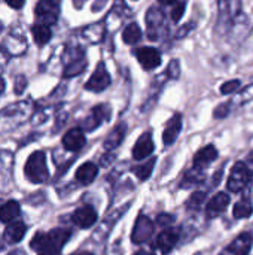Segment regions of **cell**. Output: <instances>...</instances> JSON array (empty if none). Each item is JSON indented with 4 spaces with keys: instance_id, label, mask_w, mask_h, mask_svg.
I'll return each instance as SVG.
<instances>
[{
    "instance_id": "24",
    "label": "cell",
    "mask_w": 253,
    "mask_h": 255,
    "mask_svg": "<svg viewBox=\"0 0 253 255\" xmlns=\"http://www.w3.org/2000/svg\"><path fill=\"white\" fill-rule=\"evenodd\" d=\"M154 166H155V158H149V160L145 161L143 164L134 167V173H136V176H137L140 181H146V179L152 175Z\"/></svg>"
},
{
    "instance_id": "3",
    "label": "cell",
    "mask_w": 253,
    "mask_h": 255,
    "mask_svg": "<svg viewBox=\"0 0 253 255\" xmlns=\"http://www.w3.org/2000/svg\"><path fill=\"white\" fill-rule=\"evenodd\" d=\"M251 179H252L251 169L245 163H236L234 167L231 169V173H230L227 187H228L230 191L239 193V191H242L249 184Z\"/></svg>"
},
{
    "instance_id": "11",
    "label": "cell",
    "mask_w": 253,
    "mask_h": 255,
    "mask_svg": "<svg viewBox=\"0 0 253 255\" xmlns=\"http://www.w3.org/2000/svg\"><path fill=\"white\" fill-rule=\"evenodd\" d=\"M179 241V230L176 229H167L164 230L158 239H157V248L163 253V254H169L177 244Z\"/></svg>"
},
{
    "instance_id": "9",
    "label": "cell",
    "mask_w": 253,
    "mask_h": 255,
    "mask_svg": "<svg viewBox=\"0 0 253 255\" xmlns=\"http://www.w3.org/2000/svg\"><path fill=\"white\" fill-rule=\"evenodd\" d=\"M136 57L145 70L157 69L161 64V54L157 48H140L136 51Z\"/></svg>"
},
{
    "instance_id": "32",
    "label": "cell",
    "mask_w": 253,
    "mask_h": 255,
    "mask_svg": "<svg viewBox=\"0 0 253 255\" xmlns=\"http://www.w3.org/2000/svg\"><path fill=\"white\" fill-rule=\"evenodd\" d=\"M228 114H230V105L228 103H224V105H221V106H218L215 109V117L216 118H225Z\"/></svg>"
},
{
    "instance_id": "20",
    "label": "cell",
    "mask_w": 253,
    "mask_h": 255,
    "mask_svg": "<svg viewBox=\"0 0 253 255\" xmlns=\"http://www.w3.org/2000/svg\"><path fill=\"white\" fill-rule=\"evenodd\" d=\"M97 173L98 169L94 163H85L76 170V179L84 185H89L97 178Z\"/></svg>"
},
{
    "instance_id": "31",
    "label": "cell",
    "mask_w": 253,
    "mask_h": 255,
    "mask_svg": "<svg viewBox=\"0 0 253 255\" xmlns=\"http://www.w3.org/2000/svg\"><path fill=\"white\" fill-rule=\"evenodd\" d=\"M173 221H174V217L173 215H169V214H161L157 218V223L160 226H163V227H167V226L173 224Z\"/></svg>"
},
{
    "instance_id": "34",
    "label": "cell",
    "mask_w": 253,
    "mask_h": 255,
    "mask_svg": "<svg viewBox=\"0 0 253 255\" xmlns=\"http://www.w3.org/2000/svg\"><path fill=\"white\" fill-rule=\"evenodd\" d=\"M10 7H13V9H19V7H22L24 6V3H25V0H4Z\"/></svg>"
},
{
    "instance_id": "4",
    "label": "cell",
    "mask_w": 253,
    "mask_h": 255,
    "mask_svg": "<svg viewBox=\"0 0 253 255\" xmlns=\"http://www.w3.org/2000/svg\"><path fill=\"white\" fill-rule=\"evenodd\" d=\"M146 24H148V34H149V39L155 40V39H160L164 27H166V22H164V13L157 9V7H151L146 13Z\"/></svg>"
},
{
    "instance_id": "14",
    "label": "cell",
    "mask_w": 253,
    "mask_h": 255,
    "mask_svg": "<svg viewBox=\"0 0 253 255\" xmlns=\"http://www.w3.org/2000/svg\"><path fill=\"white\" fill-rule=\"evenodd\" d=\"M154 152V142H152V137L149 133H143L139 140L136 142L134 145V149H133V157L136 160H143V158H148L151 154Z\"/></svg>"
},
{
    "instance_id": "23",
    "label": "cell",
    "mask_w": 253,
    "mask_h": 255,
    "mask_svg": "<svg viewBox=\"0 0 253 255\" xmlns=\"http://www.w3.org/2000/svg\"><path fill=\"white\" fill-rule=\"evenodd\" d=\"M122 39L125 43H130V45L137 43L142 39V28L139 27V24H136V22L128 24L122 33Z\"/></svg>"
},
{
    "instance_id": "37",
    "label": "cell",
    "mask_w": 253,
    "mask_h": 255,
    "mask_svg": "<svg viewBox=\"0 0 253 255\" xmlns=\"http://www.w3.org/2000/svg\"><path fill=\"white\" fill-rule=\"evenodd\" d=\"M3 90H4V82H3V79L0 78V94L3 93Z\"/></svg>"
},
{
    "instance_id": "38",
    "label": "cell",
    "mask_w": 253,
    "mask_h": 255,
    "mask_svg": "<svg viewBox=\"0 0 253 255\" xmlns=\"http://www.w3.org/2000/svg\"><path fill=\"white\" fill-rule=\"evenodd\" d=\"M134 255H154V254H151V253H146V251H139V253H136Z\"/></svg>"
},
{
    "instance_id": "36",
    "label": "cell",
    "mask_w": 253,
    "mask_h": 255,
    "mask_svg": "<svg viewBox=\"0 0 253 255\" xmlns=\"http://www.w3.org/2000/svg\"><path fill=\"white\" fill-rule=\"evenodd\" d=\"M160 3H163V4H171V3H174L176 0H158Z\"/></svg>"
},
{
    "instance_id": "16",
    "label": "cell",
    "mask_w": 253,
    "mask_h": 255,
    "mask_svg": "<svg viewBox=\"0 0 253 255\" xmlns=\"http://www.w3.org/2000/svg\"><path fill=\"white\" fill-rule=\"evenodd\" d=\"M230 203V196L225 194V193H218L209 203H207V208H206V212L209 217H216L219 214H222L227 206Z\"/></svg>"
},
{
    "instance_id": "30",
    "label": "cell",
    "mask_w": 253,
    "mask_h": 255,
    "mask_svg": "<svg viewBox=\"0 0 253 255\" xmlns=\"http://www.w3.org/2000/svg\"><path fill=\"white\" fill-rule=\"evenodd\" d=\"M167 73H169L170 78H177V76H179V73H180V66H179V61H177V60H173V61L169 64Z\"/></svg>"
},
{
    "instance_id": "39",
    "label": "cell",
    "mask_w": 253,
    "mask_h": 255,
    "mask_svg": "<svg viewBox=\"0 0 253 255\" xmlns=\"http://www.w3.org/2000/svg\"><path fill=\"white\" fill-rule=\"evenodd\" d=\"M76 255H92L91 253H81V254H76Z\"/></svg>"
},
{
    "instance_id": "27",
    "label": "cell",
    "mask_w": 253,
    "mask_h": 255,
    "mask_svg": "<svg viewBox=\"0 0 253 255\" xmlns=\"http://www.w3.org/2000/svg\"><path fill=\"white\" fill-rule=\"evenodd\" d=\"M185 7H186V1L185 0H179L174 6H173V10H171V19L173 21H180V18L183 16V12H185Z\"/></svg>"
},
{
    "instance_id": "21",
    "label": "cell",
    "mask_w": 253,
    "mask_h": 255,
    "mask_svg": "<svg viewBox=\"0 0 253 255\" xmlns=\"http://www.w3.org/2000/svg\"><path fill=\"white\" fill-rule=\"evenodd\" d=\"M21 214V208L19 203L15 200H10L7 203H4L3 206H0V221L1 223H12L15 218H18Z\"/></svg>"
},
{
    "instance_id": "18",
    "label": "cell",
    "mask_w": 253,
    "mask_h": 255,
    "mask_svg": "<svg viewBox=\"0 0 253 255\" xmlns=\"http://www.w3.org/2000/svg\"><path fill=\"white\" fill-rule=\"evenodd\" d=\"M25 232H27L25 224L21 221H15V223L9 224L7 229L4 230V239L7 244H18L25 236Z\"/></svg>"
},
{
    "instance_id": "10",
    "label": "cell",
    "mask_w": 253,
    "mask_h": 255,
    "mask_svg": "<svg viewBox=\"0 0 253 255\" xmlns=\"http://www.w3.org/2000/svg\"><path fill=\"white\" fill-rule=\"evenodd\" d=\"M72 220L79 229H89L97 221V212L91 206H82L73 212Z\"/></svg>"
},
{
    "instance_id": "5",
    "label": "cell",
    "mask_w": 253,
    "mask_h": 255,
    "mask_svg": "<svg viewBox=\"0 0 253 255\" xmlns=\"http://www.w3.org/2000/svg\"><path fill=\"white\" fill-rule=\"evenodd\" d=\"M152 233H154L152 221L148 217L140 215L136 220V224H134V229H133V233H131V241H133V244L140 245L143 242H148L149 238L152 236Z\"/></svg>"
},
{
    "instance_id": "19",
    "label": "cell",
    "mask_w": 253,
    "mask_h": 255,
    "mask_svg": "<svg viewBox=\"0 0 253 255\" xmlns=\"http://www.w3.org/2000/svg\"><path fill=\"white\" fill-rule=\"evenodd\" d=\"M125 133H127V126H125L124 123L118 124V126L109 133L107 139L104 140V148H106V149H115V148H118V146L122 143V140H124V137H125Z\"/></svg>"
},
{
    "instance_id": "22",
    "label": "cell",
    "mask_w": 253,
    "mask_h": 255,
    "mask_svg": "<svg viewBox=\"0 0 253 255\" xmlns=\"http://www.w3.org/2000/svg\"><path fill=\"white\" fill-rule=\"evenodd\" d=\"M33 37H34V42L37 45H45L51 40L52 37V33H51V28L49 25L46 24H34L33 25Z\"/></svg>"
},
{
    "instance_id": "17",
    "label": "cell",
    "mask_w": 253,
    "mask_h": 255,
    "mask_svg": "<svg viewBox=\"0 0 253 255\" xmlns=\"http://www.w3.org/2000/svg\"><path fill=\"white\" fill-rule=\"evenodd\" d=\"M218 149L213 145H207L203 149H200L195 157H194V166L195 167H204L207 164H210L212 161H215L218 158Z\"/></svg>"
},
{
    "instance_id": "13",
    "label": "cell",
    "mask_w": 253,
    "mask_h": 255,
    "mask_svg": "<svg viewBox=\"0 0 253 255\" xmlns=\"http://www.w3.org/2000/svg\"><path fill=\"white\" fill-rule=\"evenodd\" d=\"M85 142L86 139L81 128H72L63 137V145L69 151H79L81 148H84Z\"/></svg>"
},
{
    "instance_id": "26",
    "label": "cell",
    "mask_w": 253,
    "mask_h": 255,
    "mask_svg": "<svg viewBox=\"0 0 253 255\" xmlns=\"http://www.w3.org/2000/svg\"><path fill=\"white\" fill-rule=\"evenodd\" d=\"M85 67H86V60H85L84 57H82V58H78V60H75L72 64H69V66L66 67L64 76H66V78L76 76V75L82 73V72L85 70Z\"/></svg>"
},
{
    "instance_id": "2",
    "label": "cell",
    "mask_w": 253,
    "mask_h": 255,
    "mask_svg": "<svg viewBox=\"0 0 253 255\" xmlns=\"http://www.w3.org/2000/svg\"><path fill=\"white\" fill-rule=\"evenodd\" d=\"M25 176L33 184H43L45 181H48L49 173L46 169L45 152L36 151L28 157V160L25 163Z\"/></svg>"
},
{
    "instance_id": "8",
    "label": "cell",
    "mask_w": 253,
    "mask_h": 255,
    "mask_svg": "<svg viewBox=\"0 0 253 255\" xmlns=\"http://www.w3.org/2000/svg\"><path fill=\"white\" fill-rule=\"evenodd\" d=\"M36 16L40 24H54L58 18V6L55 0H40L36 6Z\"/></svg>"
},
{
    "instance_id": "35",
    "label": "cell",
    "mask_w": 253,
    "mask_h": 255,
    "mask_svg": "<svg viewBox=\"0 0 253 255\" xmlns=\"http://www.w3.org/2000/svg\"><path fill=\"white\" fill-rule=\"evenodd\" d=\"M189 28H194V24H186L182 30H179V31H177V37H183V36H186V31H188Z\"/></svg>"
},
{
    "instance_id": "33",
    "label": "cell",
    "mask_w": 253,
    "mask_h": 255,
    "mask_svg": "<svg viewBox=\"0 0 253 255\" xmlns=\"http://www.w3.org/2000/svg\"><path fill=\"white\" fill-rule=\"evenodd\" d=\"M24 87H25V79L21 76V78H18V79H16V84H15V93H16V94L22 93V91H24Z\"/></svg>"
},
{
    "instance_id": "25",
    "label": "cell",
    "mask_w": 253,
    "mask_h": 255,
    "mask_svg": "<svg viewBox=\"0 0 253 255\" xmlns=\"http://www.w3.org/2000/svg\"><path fill=\"white\" fill-rule=\"evenodd\" d=\"M253 214V206L251 202H248V200H242V202H239V203H236V206H234V211H233V215L236 217V218H249L251 215Z\"/></svg>"
},
{
    "instance_id": "1",
    "label": "cell",
    "mask_w": 253,
    "mask_h": 255,
    "mask_svg": "<svg viewBox=\"0 0 253 255\" xmlns=\"http://www.w3.org/2000/svg\"><path fill=\"white\" fill-rule=\"evenodd\" d=\"M70 232L69 230H52L48 235L37 233L33 241L30 242V247L36 250L39 255H60L64 244L69 241Z\"/></svg>"
},
{
    "instance_id": "7",
    "label": "cell",
    "mask_w": 253,
    "mask_h": 255,
    "mask_svg": "<svg viewBox=\"0 0 253 255\" xmlns=\"http://www.w3.org/2000/svg\"><path fill=\"white\" fill-rule=\"evenodd\" d=\"M253 235L246 232L240 236H237L231 245H228L219 255H248L249 251L252 250Z\"/></svg>"
},
{
    "instance_id": "15",
    "label": "cell",
    "mask_w": 253,
    "mask_h": 255,
    "mask_svg": "<svg viewBox=\"0 0 253 255\" xmlns=\"http://www.w3.org/2000/svg\"><path fill=\"white\" fill-rule=\"evenodd\" d=\"M110 117V109L106 105H98L97 108L92 109L91 115L85 120L84 126L86 130H94L95 127H98L104 120H109Z\"/></svg>"
},
{
    "instance_id": "28",
    "label": "cell",
    "mask_w": 253,
    "mask_h": 255,
    "mask_svg": "<svg viewBox=\"0 0 253 255\" xmlns=\"http://www.w3.org/2000/svg\"><path fill=\"white\" fill-rule=\"evenodd\" d=\"M204 199H206V194H204V193H195V194H192V197L186 202V206H188L189 209H198V208L203 205Z\"/></svg>"
},
{
    "instance_id": "12",
    "label": "cell",
    "mask_w": 253,
    "mask_h": 255,
    "mask_svg": "<svg viewBox=\"0 0 253 255\" xmlns=\"http://www.w3.org/2000/svg\"><path fill=\"white\" fill-rule=\"evenodd\" d=\"M180 130H182V115L176 114V115H173L171 120L167 123L166 130H164V133H163L164 145H167V146H169V145H173V143L176 142V139H177Z\"/></svg>"
},
{
    "instance_id": "6",
    "label": "cell",
    "mask_w": 253,
    "mask_h": 255,
    "mask_svg": "<svg viewBox=\"0 0 253 255\" xmlns=\"http://www.w3.org/2000/svg\"><path fill=\"white\" fill-rule=\"evenodd\" d=\"M109 85H110V75L107 73L104 64L100 63L98 67L95 69V72L91 75V78H89L88 82L85 84V88H86L88 91L100 93V91H104Z\"/></svg>"
},
{
    "instance_id": "29",
    "label": "cell",
    "mask_w": 253,
    "mask_h": 255,
    "mask_svg": "<svg viewBox=\"0 0 253 255\" xmlns=\"http://www.w3.org/2000/svg\"><path fill=\"white\" fill-rule=\"evenodd\" d=\"M240 85H242V82H240L239 79L228 81V82H225V84L221 87V93H222V94H231V93L237 91V90L240 88Z\"/></svg>"
}]
</instances>
